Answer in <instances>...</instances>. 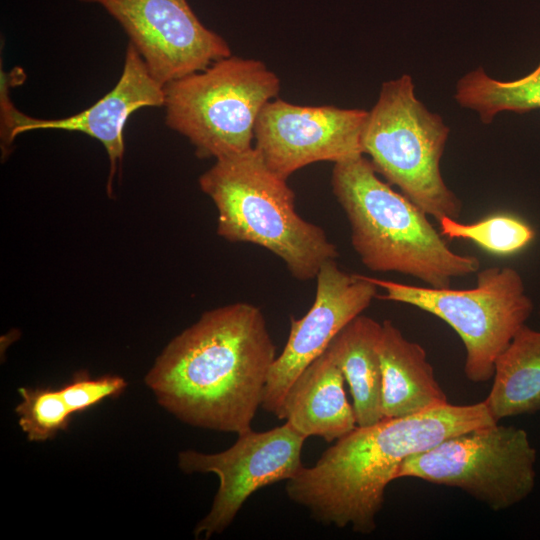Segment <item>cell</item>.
<instances>
[{
    "label": "cell",
    "instance_id": "cell-15",
    "mask_svg": "<svg viewBox=\"0 0 540 540\" xmlns=\"http://www.w3.org/2000/svg\"><path fill=\"white\" fill-rule=\"evenodd\" d=\"M383 418H400L448 403L425 349L404 337L391 320L379 342Z\"/></svg>",
    "mask_w": 540,
    "mask_h": 540
},
{
    "label": "cell",
    "instance_id": "cell-7",
    "mask_svg": "<svg viewBox=\"0 0 540 540\" xmlns=\"http://www.w3.org/2000/svg\"><path fill=\"white\" fill-rule=\"evenodd\" d=\"M367 278L385 291L380 299L412 305L450 325L466 349L464 373L475 383L493 377L496 359L533 310L521 275L511 267L485 268L476 286L464 290Z\"/></svg>",
    "mask_w": 540,
    "mask_h": 540
},
{
    "label": "cell",
    "instance_id": "cell-12",
    "mask_svg": "<svg viewBox=\"0 0 540 540\" xmlns=\"http://www.w3.org/2000/svg\"><path fill=\"white\" fill-rule=\"evenodd\" d=\"M315 279L313 304L301 318H290L288 340L268 374L261 408L279 420L284 399L297 377L377 297L378 287L367 276L348 274L335 259L325 262Z\"/></svg>",
    "mask_w": 540,
    "mask_h": 540
},
{
    "label": "cell",
    "instance_id": "cell-13",
    "mask_svg": "<svg viewBox=\"0 0 540 540\" xmlns=\"http://www.w3.org/2000/svg\"><path fill=\"white\" fill-rule=\"evenodd\" d=\"M1 142L4 150L21 133L40 129L80 132L98 140L104 146L110 171L107 191L117 174L124 150V128L128 118L145 107L164 105V86L149 72L137 49L129 42L123 70L116 85L93 105L60 119L34 118L20 112L8 97L6 79L1 77Z\"/></svg>",
    "mask_w": 540,
    "mask_h": 540
},
{
    "label": "cell",
    "instance_id": "cell-10",
    "mask_svg": "<svg viewBox=\"0 0 540 540\" xmlns=\"http://www.w3.org/2000/svg\"><path fill=\"white\" fill-rule=\"evenodd\" d=\"M101 6L123 28L163 86L231 56L228 43L204 26L187 0H79Z\"/></svg>",
    "mask_w": 540,
    "mask_h": 540
},
{
    "label": "cell",
    "instance_id": "cell-17",
    "mask_svg": "<svg viewBox=\"0 0 540 540\" xmlns=\"http://www.w3.org/2000/svg\"><path fill=\"white\" fill-rule=\"evenodd\" d=\"M484 400L496 422L540 411V331L523 325L494 365Z\"/></svg>",
    "mask_w": 540,
    "mask_h": 540
},
{
    "label": "cell",
    "instance_id": "cell-9",
    "mask_svg": "<svg viewBox=\"0 0 540 540\" xmlns=\"http://www.w3.org/2000/svg\"><path fill=\"white\" fill-rule=\"evenodd\" d=\"M306 439L285 422L267 431L250 429L238 434L231 447L218 453L181 451L178 467L182 472L213 473L219 480L211 508L196 524L194 536L208 539L223 533L254 492L295 476L303 467L301 453Z\"/></svg>",
    "mask_w": 540,
    "mask_h": 540
},
{
    "label": "cell",
    "instance_id": "cell-1",
    "mask_svg": "<svg viewBox=\"0 0 540 540\" xmlns=\"http://www.w3.org/2000/svg\"><path fill=\"white\" fill-rule=\"evenodd\" d=\"M276 357L261 309L235 302L204 312L175 336L145 384L183 423L238 435L252 429Z\"/></svg>",
    "mask_w": 540,
    "mask_h": 540
},
{
    "label": "cell",
    "instance_id": "cell-8",
    "mask_svg": "<svg viewBox=\"0 0 540 540\" xmlns=\"http://www.w3.org/2000/svg\"><path fill=\"white\" fill-rule=\"evenodd\" d=\"M536 459V449L525 430L494 423L410 456L396 479L410 477L455 487L493 511H501L533 491Z\"/></svg>",
    "mask_w": 540,
    "mask_h": 540
},
{
    "label": "cell",
    "instance_id": "cell-5",
    "mask_svg": "<svg viewBox=\"0 0 540 540\" xmlns=\"http://www.w3.org/2000/svg\"><path fill=\"white\" fill-rule=\"evenodd\" d=\"M449 127L414 92L410 75L384 82L362 133L363 154L388 183L428 216L460 217L462 202L448 188L440 161Z\"/></svg>",
    "mask_w": 540,
    "mask_h": 540
},
{
    "label": "cell",
    "instance_id": "cell-21",
    "mask_svg": "<svg viewBox=\"0 0 540 540\" xmlns=\"http://www.w3.org/2000/svg\"><path fill=\"white\" fill-rule=\"evenodd\" d=\"M127 386V381L118 375L92 377L86 371H80L59 390L68 408L75 414L86 411L107 398L121 395Z\"/></svg>",
    "mask_w": 540,
    "mask_h": 540
},
{
    "label": "cell",
    "instance_id": "cell-3",
    "mask_svg": "<svg viewBox=\"0 0 540 540\" xmlns=\"http://www.w3.org/2000/svg\"><path fill=\"white\" fill-rule=\"evenodd\" d=\"M332 192L351 229V244L374 272H398L433 288L477 272L475 256L452 251L427 214L378 177L364 155L334 163Z\"/></svg>",
    "mask_w": 540,
    "mask_h": 540
},
{
    "label": "cell",
    "instance_id": "cell-19",
    "mask_svg": "<svg viewBox=\"0 0 540 540\" xmlns=\"http://www.w3.org/2000/svg\"><path fill=\"white\" fill-rule=\"evenodd\" d=\"M440 233L448 240L473 241L492 253L506 255L530 243L533 229L526 223L506 215H497L476 223L464 224L444 216L439 221Z\"/></svg>",
    "mask_w": 540,
    "mask_h": 540
},
{
    "label": "cell",
    "instance_id": "cell-6",
    "mask_svg": "<svg viewBox=\"0 0 540 540\" xmlns=\"http://www.w3.org/2000/svg\"><path fill=\"white\" fill-rule=\"evenodd\" d=\"M279 90L262 61L231 55L164 86L165 123L200 158L241 153L253 147L259 114Z\"/></svg>",
    "mask_w": 540,
    "mask_h": 540
},
{
    "label": "cell",
    "instance_id": "cell-14",
    "mask_svg": "<svg viewBox=\"0 0 540 540\" xmlns=\"http://www.w3.org/2000/svg\"><path fill=\"white\" fill-rule=\"evenodd\" d=\"M345 378L325 350L297 377L284 399L280 420L306 438L333 442L356 426L353 406L344 390Z\"/></svg>",
    "mask_w": 540,
    "mask_h": 540
},
{
    "label": "cell",
    "instance_id": "cell-16",
    "mask_svg": "<svg viewBox=\"0 0 540 540\" xmlns=\"http://www.w3.org/2000/svg\"><path fill=\"white\" fill-rule=\"evenodd\" d=\"M382 323L359 315L331 341L326 351L348 383L357 426H368L383 419L382 371L379 342Z\"/></svg>",
    "mask_w": 540,
    "mask_h": 540
},
{
    "label": "cell",
    "instance_id": "cell-2",
    "mask_svg": "<svg viewBox=\"0 0 540 540\" xmlns=\"http://www.w3.org/2000/svg\"><path fill=\"white\" fill-rule=\"evenodd\" d=\"M494 423L498 422L482 401L472 405L448 402L409 416L356 426L313 466H303L287 480V496L318 523L370 534L376 529L386 487L407 458Z\"/></svg>",
    "mask_w": 540,
    "mask_h": 540
},
{
    "label": "cell",
    "instance_id": "cell-18",
    "mask_svg": "<svg viewBox=\"0 0 540 540\" xmlns=\"http://www.w3.org/2000/svg\"><path fill=\"white\" fill-rule=\"evenodd\" d=\"M455 100L475 111L484 124L500 112L523 114L540 109V62L532 72L512 81L493 79L479 67L458 80Z\"/></svg>",
    "mask_w": 540,
    "mask_h": 540
},
{
    "label": "cell",
    "instance_id": "cell-4",
    "mask_svg": "<svg viewBox=\"0 0 540 540\" xmlns=\"http://www.w3.org/2000/svg\"><path fill=\"white\" fill-rule=\"evenodd\" d=\"M199 186L216 206L219 236L267 249L293 278L315 279L325 262L338 257L324 229L296 211L287 179L271 170L254 146L216 159Z\"/></svg>",
    "mask_w": 540,
    "mask_h": 540
},
{
    "label": "cell",
    "instance_id": "cell-11",
    "mask_svg": "<svg viewBox=\"0 0 540 540\" xmlns=\"http://www.w3.org/2000/svg\"><path fill=\"white\" fill-rule=\"evenodd\" d=\"M364 109L302 106L275 98L262 109L254 147L268 167L288 178L320 161L337 163L363 154Z\"/></svg>",
    "mask_w": 540,
    "mask_h": 540
},
{
    "label": "cell",
    "instance_id": "cell-20",
    "mask_svg": "<svg viewBox=\"0 0 540 540\" xmlns=\"http://www.w3.org/2000/svg\"><path fill=\"white\" fill-rule=\"evenodd\" d=\"M18 393L21 401L15 407V412L28 441L44 442L68 429L74 414L59 389L20 387Z\"/></svg>",
    "mask_w": 540,
    "mask_h": 540
}]
</instances>
